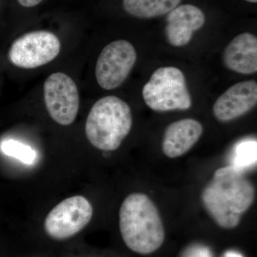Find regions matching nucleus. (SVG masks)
I'll return each mask as SVG.
<instances>
[{
    "label": "nucleus",
    "instance_id": "ddd939ff",
    "mask_svg": "<svg viewBox=\"0 0 257 257\" xmlns=\"http://www.w3.org/2000/svg\"><path fill=\"white\" fill-rule=\"evenodd\" d=\"M182 0H123V8L128 15L140 19L158 18L168 14Z\"/></svg>",
    "mask_w": 257,
    "mask_h": 257
},
{
    "label": "nucleus",
    "instance_id": "39448f33",
    "mask_svg": "<svg viewBox=\"0 0 257 257\" xmlns=\"http://www.w3.org/2000/svg\"><path fill=\"white\" fill-rule=\"evenodd\" d=\"M61 43L55 34L35 31L17 39L10 47L8 58L12 64L23 69H35L55 60L60 52Z\"/></svg>",
    "mask_w": 257,
    "mask_h": 257
},
{
    "label": "nucleus",
    "instance_id": "f3484780",
    "mask_svg": "<svg viewBox=\"0 0 257 257\" xmlns=\"http://www.w3.org/2000/svg\"><path fill=\"white\" fill-rule=\"evenodd\" d=\"M42 0H18L19 4L25 8H33L42 3Z\"/></svg>",
    "mask_w": 257,
    "mask_h": 257
},
{
    "label": "nucleus",
    "instance_id": "dca6fc26",
    "mask_svg": "<svg viewBox=\"0 0 257 257\" xmlns=\"http://www.w3.org/2000/svg\"><path fill=\"white\" fill-rule=\"evenodd\" d=\"M188 257H210L209 252L204 248H196L194 250H191Z\"/></svg>",
    "mask_w": 257,
    "mask_h": 257
},
{
    "label": "nucleus",
    "instance_id": "6ab92c4d",
    "mask_svg": "<svg viewBox=\"0 0 257 257\" xmlns=\"http://www.w3.org/2000/svg\"><path fill=\"white\" fill-rule=\"evenodd\" d=\"M246 2H248V3H256L257 0H246Z\"/></svg>",
    "mask_w": 257,
    "mask_h": 257
},
{
    "label": "nucleus",
    "instance_id": "f03ea898",
    "mask_svg": "<svg viewBox=\"0 0 257 257\" xmlns=\"http://www.w3.org/2000/svg\"><path fill=\"white\" fill-rule=\"evenodd\" d=\"M119 229L126 246L134 252L150 254L165 241V228L158 209L143 193H133L119 210Z\"/></svg>",
    "mask_w": 257,
    "mask_h": 257
},
{
    "label": "nucleus",
    "instance_id": "2eb2a0df",
    "mask_svg": "<svg viewBox=\"0 0 257 257\" xmlns=\"http://www.w3.org/2000/svg\"><path fill=\"white\" fill-rule=\"evenodd\" d=\"M256 162V143H244L236 148L232 166L243 170V169L254 165Z\"/></svg>",
    "mask_w": 257,
    "mask_h": 257
},
{
    "label": "nucleus",
    "instance_id": "f257e3e1",
    "mask_svg": "<svg viewBox=\"0 0 257 257\" xmlns=\"http://www.w3.org/2000/svg\"><path fill=\"white\" fill-rule=\"evenodd\" d=\"M254 197L252 183L243 170L232 165L218 169L202 194L208 214L219 226L228 229L239 225Z\"/></svg>",
    "mask_w": 257,
    "mask_h": 257
},
{
    "label": "nucleus",
    "instance_id": "4468645a",
    "mask_svg": "<svg viewBox=\"0 0 257 257\" xmlns=\"http://www.w3.org/2000/svg\"><path fill=\"white\" fill-rule=\"evenodd\" d=\"M1 150L7 156L14 157L26 165H32L37 159V153L31 147L14 140L1 144Z\"/></svg>",
    "mask_w": 257,
    "mask_h": 257
},
{
    "label": "nucleus",
    "instance_id": "20e7f679",
    "mask_svg": "<svg viewBox=\"0 0 257 257\" xmlns=\"http://www.w3.org/2000/svg\"><path fill=\"white\" fill-rule=\"evenodd\" d=\"M143 96L147 105L156 111L187 110L192 104L185 76L175 67L157 69L144 86Z\"/></svg>",
    "mask_w": 257,
    "mask_h": 257
},
{
    "label": "nucleus",
    "instance_id": "a211bd4d",
    "mask_svg": "<svg viewBox=\"0 0 257 257\" xmlns=\"http://www.w3.org/2000/svg\"><path fill=\"white\" fill-rule=\"evenodd\" d=\"M224 257H243L241 253L235 251H228L224 253Z\"/></svg>",
    "mask_w": 257,
    "mask_h": 257
},
{
    "label": "nucleus",
    "instance_id": "7ed1b4c3",
    "mask_svg": "<svg viewBox=\"0 0 257 257\" xmlns=\"http://www.w3.org/2000/svg\"><path fill=\"white\" fill-rule=\"evenodd\" d=\"M130 106L116 96L101 98L93 105L85 124L87 140L102 151L117 150L133 126Z\"/></svg>",
    "mask_w": 257,
    "mask_h": 257
},
{
    "label": "nucleus",
    "instance_id": "1a4fd4ad",
    "mask_svg": "<svg viewBox=\"0 0 257 257\" xmlns=\"http://www.w3.org/2000/svg\"><path fill=\"white\" fill-rule=\"evenodd\" d=\"M257 83L253 80L236 83L215 101L214 114L219 121L226 122L243 116L256 105Z\"/></svg>",
    "mask_w": 257,
    "mask_h": 257
},
{
    "label": "nucleus",
    "instance_id": "0eeeda50",
    "mask_svg": "<svg viewBox=\"0 0 257 257\" xmlns=\"http://www.w3.org/2000/svg\"><path fill=\"white\" fill-rule=\"evenodd\" d=\"M92 215V205L85 197L78 195L67 198L47 216L45 231L55 239H68L82 231Z\"/></svg>",
    "mask_w": 257,
    "mask_h": 257
},
{
    "label": "nucleus",
    "instance_id": "f8f14e48",
    "mask_svg": "<svg viewBox=\"0 0 257 257\" xmlns=\"http://www.w3.org/2000/svg\"><path fill=\"white\" fill-rule=\"evenodd\" d=\"M224 62L228 69L243 74L257 72V38L249 32L234 37L224 52Z\"/></svg>",
    "mask_w": 257,
    "mask_h": 257
},
{
    "label": "nucleus",
    "instance_id": "9d476101",
    "mask_svg": "<svg viewBox=\"0 0 257 257\" xmlns=\"http://www.w3.org/2000/svg\"><path fill=\"white\" fill-rule=\"evenodd\" d=\"M165 33L172 46L187 45L192 40L194 32L200 30L205 23L202 10L192 5H178L168 13Z\"/></svg>",
    "mask_w": 257,
    "mask_h": 257
},
{
    "label": "nucleus",
    "instance_id": "423d86ee",
    "mask_svg": "<svg viewBox=\"0 0 257 257\" xmlns=\"http://www.w3.org/2000/svg\"><path fill=\"white\" fill-rule=\"evenodd\" d=\"M137 61L135 47L119 40L106 45L96 61L95 76L98 84L105 90L119 87L130 75Z\"/></svg>",
    "mask_w": 257,
    "mask_h": 257
},
{
    "label": "nucleus",
    "instance_id": "6e6552de",
    "mask_svg": "<svg viewBox=\"0 0 257 257\" xmlns=\"http://www.w3.org/2000/svg\"><path fill=\"white\" fill-rule=\"evenodd\" d=\"M44 99L49 114L56 122H74L79 108L78 89L73 79L62 72L51 74L44 84Z\"/></svg>",
    "mask_w": 257,
    "mask_h": 257
},
{
    "label": "nucleus",
    "instance_id": "9b49d317",
    "mask_svg": "<svg viewBox=\"0 0 257 257\" xmlns=\"http://www.w3.org/2000/svg\"><path fill=\"white\" fill-rule=\"evenodd\" d=\"M202 133V125L197 120L176 121L166 128L162 140V151L170 158L182 156L199 141Z\"/></svg>",
    "mask_w": 257,
    "mask_h": 257
}]
</instances>
